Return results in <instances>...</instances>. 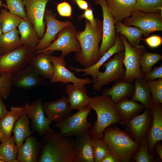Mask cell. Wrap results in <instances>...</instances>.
I'll return each instance as SVG.
<instances>
[{"label":"cell","mask_w":162,"mask_h":162,"mask_svg":"<svg viewBox=\"0 0 162 162\" xmlns=\"http://www.w3.org/2000/svg\"><path fill=\"white\" fill-rule=\"evenodd\" d=\"M84 31H77L76 37L81 46V51L75 53V59L85 68L95 64L100 58L99 44L102 40L103 22L96 19V24L93 26L88 20H85Z\"/></svg>","instance_id":"cell-1"},{"label":"cell","mask_w":162,"mask_h":162,"mask_svg":"<svg viewBox=\"0 0 162 162\" xmlns=\"http://www.w3.org/2000/svg\"><path fill=\"white\" fill-rule=\"evenodd\" d=\"M38 162H73L74 139L52 130L42 136Z\"/></svg>","instance_id":"cell-2"},{"label":"cell","mask_w":162,"mask_h":162,"mask_svg":"<svg viewBox=\"0 0 162 162\" xmlns=\"http://www.w3.org/2000/svg\"><path fill=\"white\" fill-rule=\"evenodd\" d=\"M114 103L110 96L102 95L91 98L86 107L94 110L97 116V120L88 130L91 137L103 139L104 131L111 124L119 123L123 126L125 125L114 109Z\"/></svg>","instance_id":"cell-3"},{"label":"cell","mask_w":162,"mask_h":162,"mask_svg":"<svg viewBox=\"0 0 162 162\" xmlns=\"http://www.w3.org/2000/svg\"><path fill=\"white\" fill-rule=\"evenodd\" d=\"M103 134V139L119 162L130 161L137 150L140 144L135 142L126 131L121 129L115 124L112 127L106 128Z\"/></svg>","instance_id":"cell-4"},{"label":"cell","mask_w":162,"mask_h":162,"mask_svg":"<svg viewBox=\"0 0 162 162\" xmlns=\"http://www.w3.org/2000/svg\"><path fill=\"white\" fill-rule=\"evenodd\" d=\"M36 54L34 49L23 45L0 54V76L4 73L13 75L28 66Z\"/></svg>","instance_id":"cell-5"},{"label":"cell","mask_w":162,"mask_h":162,"mask_svg":"<svg viewBox=\"0 0 162 162\" xmlns=\"http://www.w3.org/2000/svg\"><path fill=\"white\" fill-rule=\"evenodd\" d=\"M124 56V50L116 53L113 58H110L103 64L102 67L106 69L104 72L99 71L97 74L93 86L94 90L99 91L104 85L123 78L125 74L123 67Z\"/></svg>","instance_id":"cell-6"},{"label":"cell","mask_w":162,"mask_h":162,"mask_svg":"<svg viewBox=\"0 0 162 162\" xmlns=\"http://www.w3.org/2000/svg\"><path fill=\"white\" fill-rule=\"evenodd\" d=\"M92 109L90 107H83L64 120L56 123L55 127L59 129L61 135L64 137L81 135L92 126L87 120V116Z\"/></svg>","instance_id":"cell-7"},{"label":"cell","mask_w":162,"mask_h":162,"mask_svg":"<svg viewBox=\"0 0 162 162\" xmlns=\"http://www.w3.org/2000/svg\"><path fill=\"white\" fill-rule=\"evenodd\" d=\"M119 36L125 47L123 64L125 68V74L122 80L125 82H132L135 78L143 79L144 74L141 71L139 62L146 49L142 45L132 47L124 35L120 34Z\"/></svg>","instance_id":"cell-8"},{"label":"cell","mask_w":162,"mask_h":162,"mask_svg":"<svg viewBox=\"0 0 162 162\" xmlns=\"http://www.w3.org/2000/svg\"><path fill=\"white\" fill-rule=\"evenodd\" d=\"M77 32L74 25L64 27L58 33L56 39L49 47L42 50L35 51L36 54L48 50H59L62 52L61 56L64 57L72 52H80L81 46L76 37Z\"/></svg>","instance_id":"cell-9"},{"label":"cell","mask_w":162,"mask_h":162,"mask_svg":"<svg viewBox=\"0 0 162 162\" xmlns=\"http://www.w3.org/2000/svg\"><path fill=\"white\" fill-rule=\"evenodd\" d=\"M131 16L124 19L122 23L127 26H134L140 28L147 37L156 31H162V15L158 13H147L139 10L133 12Z\"/></svg>","instance_id":"cell-10"},{"label":"cell","mask_w":162,"mask_h":162,"mask_svg":"<svg viewBox=\"0 0 162 162\" xmlns=\"http://www.w3.org/2000/svg\"><path fill=\"white\" fill-rule=\"evenodd\" d=\"M23 107L31 120L32 128L39 135L42 136L52 130L50 126L51 122L45 116L41 98L38 99L31 105L27 102Z\"/></svg>","instance_id":"cell-11"},{"label":"cell","mask_w":162,"mask_h":162,"mask_svg":"<svg viewBox=\"0 0 162 162\" xmlns=\"http://www.w3.org/2000/svg\"><path fill=\"white\" fill-rule=\"evenodd\" d=\"M50 59L54 66L53 74L50 80L51 83L61 82L67 84L71 82L74 85L80 86L85 85L92 82V81L88 77L81 79L75 76V73L66 68V62L64 58L61 56L59 57L51 56Z\"/></svg>","instance_id":"cell-12"},{"label":"cell","mask_w":162,"mask_h":162,"mask_svg":"<svg viewBox=\"0 0 162 162\" xmlns=\"http://www.w3.org/2000/svg\"><path fill=\"white\" fill-rule=\"evenodd\" d=\"M152 121L151 109L145 108L142 114L135 116L126 123L124 128L133 140L140 144L146 138Z\"/></svg>","instance_id":"cell-13"},{"label":"cell","mask_w":162,"mask_h":162,"mask_svg":"<svg viewBox=\"0 0 162 162\" xmlns=\"http://www.w3.org/2000/svg\"><path fill=\"white\" fill-rule=\"evenodd\" d=\"M47 26L46 32L34 48L35 51L44 50L49 46L56 38L58 33L64 27L74 25L70 20L61 21L56 19V14L52 10L46 8L44 15Z\"/></svg>","instance_id":"cell-14"},{"label":"cell","mask_w":162,"mask_h":162,"mask_svg":"<svg viewBox=\"0 0 162 162\" xmlns=\"http://www.w3.org/2000/svg\"><path fill=\"white\" fill-rule=\"evenodd\" d=\"M94 2L101 6L103 13L102 38L99 48L101 57L114 45L116 33L114 18L106 6L105 0H94Z\"/></svg>","instance_id":"cell-15"},{"label":"cell","mask_w":162,"mask_h":162,"mask_svg":"<svg viewBox=\"0 0 162 162\" xmlns=\"http://www.w3.org/2000/svg\"><path fill=\"white\" fill-rule=\"evenodd\" d=\"M50 0H23L27 18L35 29L40 40L44 36L46 22L44 21L46 7Z\"/></svg>","instance_id":"cell-16"},{"label":"cell","mask_w":162,"mask_h":162,"mask_svg":"<svg viewBox=\"0 0 162 162\" xmlns=\"http://www.w3.org/2000/svg\"><path fill=\"white\" fill-rule=\"evenodd\" d=\"M12 85L18 89L30 90L49 83L40 76L29 65L13 75Z\"/></svg>","instance_id":"cell-17"},{"label":"cell","mask_w":162,"mask_h":162,"mask_svg":"<svg viewBox=\"0 0 162 162\" xmlns=\"http://www.w3.org/2000/svg\"><path fill=\"white\" fill-rule=\"evenodd\" d=\"M150 109L152 121L146 138L149 152L151 154L154 152L155 143L162 140V103L152 100Z\"/></svg>","instance_id":"cell-18"},{"label":"cell","mask_w":162,"mask_h":162,"mask_svg":"<svg viewBox=\"0 0 162 162\" xmlns=\"http://www.w3.org/2000/svg\"><path fill=\"white\" fill-rule=\"evenodd\" d=\"M43 106L45 113L51 122L57 123L72 115V110L65 96L57 100L44 103Z\"/></svg>","instance_id":"cell-19"},{"label":"cell","mask_w":162,"mask_h":162,"mask_svg":"<svg viewBox=\"0 0 162 162\" xmlns=\"http://www.w3.org/2000/svg\"><path fill=\"white\" fill-rule=\"evenodd\" d=\"M106 6L113 16L115 24L122 22L138 10L136 0H105Z\"/></svg>","instance_id":"cell-20"},{"label":"cell","mask_w":162,"mask_h":162,"mask_svg":"<svg viewBox=\"0 0 162 162\" xmlns=\"http://www.w3.org/2000/svg\"><path fill=\"white\" fill-rule=\"evenodd\" d=\"M75 137L73 162H94L91 137L88 130Z\"/></svg>","instance_id":"cell-21"},{"label":"cell","mask_w":162,"mask_h":162,"mask_svg":"<svg viewBox=\"0 0 162 162\" xmlns=\"http://www.w3.org/2000/svg\"><path fill=\"white\" fill-rule=\"evenodd\" d=\"M125 47L123 42L120 38L119 33L116 32V39L114 45L101 57L95 64L85 69L76 68L68 66L70 69L76 72H83L82 76L90 75L93 78L92 82L94 83L96 79L97 74L100 71V67L109 59L111 56L116 53L124 50Z\"/></svg>","instance_id":"cell-22"},{"label":"cell","mask_w":162,"mask_h":162,"mask_svg":"<svg viewBox=\"0 0 162 162\" xmlns=\"http://www.w3.org/2000/svg\"><path fill=\"white\" fill-rule=\"evenodd\" d=\"M25 139L24 143L18 148L17 159L19 162H38L41 142L35 136H30Z\"/></svg>","instance_id":"cell-23"},{"label":"cell","mask_w":162,"mask_h":162,"mask_svg":"<svg viewBox=\"0 0 162 162\" xmlns=\"http://www.w3.org/2000/svg\"><path fill=\"white\" fill-rule=\"evenodd\" d=\"M54 52L48 50L37 54L29 64L38 75L45 79H50L53 74L54 66L50 57Z\"/></svg>","instance_id":"cell-24"},{"label":"cell","mask_w":162,"mask_h":162,"mask_svg":"<svg viewBox=\"0 0 162 162\" xmlns=\"http://www.w3.org/2000/svg\"><path fill=\"white\" fill-rule=\"evenodd\" d=\"M66 92L68 95L69 104L72 110H79L85 107L91 99L87 94L85 85L68 84L66 86Z\"/></svg>","instance_id":"cell-25"},{"label":"cell","mask_w":162,"mask_h":162,"mask_svg":"<svg viewBox=\"0 0 162 162\" xmlns=\"http://www.w3.org/2000/svg\"><path fill=\"white\" fill-rule=\"evenodd\" d=\"M114 108L125 124L145 109L140 103L128 98L124 99L114 103Z\"/></svg>","instance_id":"cell-26"},{"label":"cell","mask_w":162,"mask_h":162,"mask_svg":"<svg viewBox=\"0 0 162 162\" xmlns=\"http://www.w3.org/2000/svg\"><path fill=\"white\" fill-rule=\"evenodd\" d=\"M23 111V106H12L10 110L0 119V142H5L11 137L14 124Z\"/></svg>","instance_id":"cell-27"},{"label":"cell","mask_w":162,"mask_h":162,"mask_svg":"<svg viewBox=\"0 0 162 162\" xmlns=\"http://www.w3.org/2000/svg\"><path fill=\"white\" fill-rule=\"evenodd\" d=\"M110 88L104 90L102 95L110 96L114 103L122 99L131 98L134 91L132 82H125L122 80L116 81Z\"/></svg>","instance_id":"cell-28"},{"label":"cell","mask_w":162,"mask_h":162,"mask_svg":"<svg viewBox=\"0 0 162 162\" xmlns=\"http://www.w3.org/2000/svg\"><path fill=\"white\" fill-rule=\"evenodd\" d=\"M18 27L22 45L34 49L39 44L40 39L30 20L27 18H22Z\"/></svg>","instance_id":"cell-29"},{"label":"cell","mask_w":162,"mask_h":162,"mask_svg":"<svg viewBox=\"0 0 162 162\" xmlns=\"http://www.w3.org/2000/svg\"><path fill=\"white\" fill-rule=\"evenodd\" d=\"M29 118L24 111L15 122L12 132L16 145L18 148L21 146L24 139L33 134L34 131L30 128Z\"/></svg>","instance_id":"cell-30"},{"label":"cell","mask_w":162,"mask_h":162,"mask_svg":"<svg viewBox=\"0 0 162 162\" xmlns=\"http://www.w3.org/2000/svg\"><path fill=\"white\" fill-rule=\"evenodd\" d=\"M132 82L134 91L131 99L139 102L145 109H150L152 98L150 88L147 81L142 78H135Z\"/></svg>","instance_id":"cell-31"},{"label":"cell","mask_w":162,"mask_h":162,"mask_svg":"<svg viewBox=\"0 0 162 162\" xmlns=\"http://www.w3.org/2000/svg\"><path fill=\"white\" fill-rule=\"evenodd\" d=\"M115 26L116 32L124 35L128 39V43L131 47L140 45L143 33L139 28L125 25L122 22H117L115 24Z\"/></svg>","instance_id":"cell-32"},{"label":"cell","mask_w":162,"mask_h":162,"mask_svg":"<svg viewBox=\"0 0 162 162\" xmlns=\"http://www.w3.org/2000/svg\"><path fill=\"white\" fill-rule=\"evenodd\" d=\"M19 30L16 28L0 36V50L2 53L12 51L22 46Z\"/></svg>","instance_id":"cell-33"},{"label":"cell","mask_w":162,"mask_h":162,"mask_svg":"<svg viewBox=\"0 0 162 162\" xmlns=\"http://www.w3.org/2000/svg\"><path fill=\"white\" fill-rule=\"evenodd\" d=\"M22 18L2 9L0 13V27L3 33L15 29L20 22Z\"/></svg>","instance_id":"cell-34"},{"label":"cell","mask_w":162,"mask_h":162,"mask_svg":"<svg viewBox=\"0 0 162 162\" xmlns=\"http://www.w3.org/2000/svg\"><path fill=\"white\" fill-rule=\"evenodd\" d=\"M18 150L13 136L0 143V157L4 162H11L15 159Z\"/></svg>","instance_id":"cell-35"},{"label":"cell","mask_w":162,"mask_h":162,"mask_svg":"<svg viewBox=\"0 0 162 162\" xmlns=\"http://www.w3.org/2000/svg\"><path fill=\"white\" fill-rule=\"evenodd\" d=\"M162 59V56L160 54L145 51L140 59L141 71L144 74L150 72L152 67Z\"/></svg>","instance_id":"cell-36"},{"label":"cell","mask_w":162,"mask_h":162,"mask_svg":"<svg viewBox=\"0 0 162 162\" xmlns=\"http://www.w3.org/2000/svg\"><path fill=\"white\" fill-rule=\"evenodd\" d=\"M94 162H101L108 154L111 152L103 139L91 137Z\"/></svg>","instance_id":"cell-37"},{"label":"cell","mask_w":162,"mask_h":162,"mask_svg":"<svg viewBox=\"0 0 162 162\" xmlns=\"http://www.w3.org/2000/svg\"><path fill=\"white\" fill-rule=\"evenodd\" d=\"M154 152L149 153L148 142L145 138L140 143L137 151L134 154L131 159L136 162H153L154 161Z\"/></svg>","instance_id":"cell-38"},{"label":"cell","mask_w":162,"mask_h":162,"mask_svg":"<svg viewBox=\"0 0 162 162\" xmlns=\"http://www.w3.org/2000/svg\"><path fill=\"white\" fill-rule=\"evenodd\" d=\"M138 10L162 14V0H136Z\"/></svg>","instance_id":"cell-39"},{"label":"cell","mask_w":162,"mask_h":162,"mask_svg":"<svg viewBox=\"0 0 162 162\" xmlns=\"http://www.w3.org/2000/svg\"><path fill=\"white\" fill-rule=\"evenodd\" d=\"M13 75L4 73L0 76V94L3 100L8 98L10 95L12 85Z\"/></svg>","instance_id":"cell-40"},{"label":"cell","mask_w":162,"mask_h":162,"mask_svg":"<svg viewBox=\"0 0 162 162\" xmlns=\"http://www.w3.org/2000/svg\"><path fill=\"white\" fill-rule=\"evenodd\" d=\"M9 12L22 18H27L23 0H5Z\"/></svg>","instance_id":"cell-41"},{"label":"cell","mask_w":162,"mask_h":162,"mask_svg":"<svg viewBox=\"0 0 162 162\" xmlns=\"http://www.w3.org/2000/svg\"><path fill=\"white\" fill-rule=\"evenodd\" d=\"M147 82L152 94V100L162 103V78Z\"/></svg>","instance_id":"cell-42"},{"label":"cell","mask_w":162,"mask_h":162,"mask_svg":"<svg viewBox=\"0 0 162 162\" xmlns=\"http://www.w3.org/2000/svg\"><path fill=\"white\" fill-rule=\"evenodd\" d=\"M57 10L60 16L72 18V7L67 2L64 1L58 4L57 5Z\"/></svg>","instance_id":"cell-43"},{"label":"cell","mask_w":162,"mask_h":162,"mask_svg":"<svg viewBox=\"0 0 162 162\" xmlns=\"http://www.w3.org/2000/svg\"><path fill=\"white\" fill-rule=\"evenodd\" d=\"M143 74V79L147 81L148 80H153L162 78V64L158 67H155L150 72Z\"/></svg>","instance_id":"cell-44"},{"label":"cell","mask_w":162,"mask_h":162,"mask_svg":"<svg viewBox=\"0 0 162 162\" xmlns=\"http://www.w3.org/2000/svg\"><path fill=\"white\" fill-rule=\"evenodd\" d=\"M146 43L150 47L154 48L160 45L162 43L161 37L157 35H154L144 39Z\"/></svg>","instance_id":"cell-45"},{"label":"cell","mask_w":162,"mask_h":162,"mask_svg":"<svg viewBox=\"0 0 162 162\" xmlns=\"http://www.w3.org/2000/svg\"><path fill=\"white\" fill-rule=\"evenodd\" d=\"M83 18L88 20L93 26L96 24V19H95L93 14V10L90 6L85 10L84 13L79 15L77 17L79 20H82Z\"/></svg>","instance_id":"cell-46"},{"label":"cell","mask_w":162,"mask_h":162,"mask_svg":"<svg viewBox=\"0 0 162 162\" xmlns=\"http://www.w3.org/2000/svg\"><path fill=\"white\" fill-rule=\"evenodd\" d=\"M101 162H120L118 158L112 152L107 154Z\"/></svg>","instance_id":"cell-47"},{"label":"cell","mask_w":162,"mask_h":162,"mask_svg":"<svg viewBox=\"0 0 162 162\" xmlns=\"http://www.w3.org/2000/svg\"><path fill=\"white\" fill-rule=\"evenodd\" d=\"M2 96L0 94V119L3 118L8 112L7 105L3 102Z\"/></svg>","instance_id":"cell-48"},{"label":"cell","mask_w":162,"mask_h":162,"mask_svg":"<svg viewBox=\"0 0 162 162\" xmlns=\"http://www.w3.org/2000/svg\"><path fill=\"white\" fill-rule=\"evenodd\" d=\"M76 3L79 8L82 10H86L89 6L88 3L84 0H71Z\"/></svg>","instance_id":"cell-49"},{"label":"cell","mask_w":162,"mask_h":162,"mask_svg":"<svg viewBox=\"0 0 162 162\" xmlns=\"http://www.w3.org/2000/svg\"><path fill=\"white\" fill-rule=\"evenodd\" d=\"M154 150L160 158L161 161L162 160V145L160 141L155 143L154 146Z\"/></svg>","instance_id":"cell-50"},{"label":"cell","mask_w":162,"mask_h":162,"mask_svg":"<svg viewBox=\"0 0 162 162\" xmlns=\"http://www.w3.org/2000/svg\"><path fill=\"white\" fill-rule=\"evenodd\" d=\"M2 32L0 27V36L2 34Z\"/></svg>","instance_id":"cell-51"},{"label":"cell","mask_w":162,"mask_h":162,"mask_svg":"<svg viewBox=\"0 0 162 162\" xmlns=\"http://www.w3.org/2000/svg\"><path fill=\"white\" fill-rule=\"evenodd\" d=\"M0 162H4V161L2 160L0 157Z\"/></svg>","instance_id":"cell-52"},{"label":"cell","mask_w":162,"mask_h":162,"mask_svg":"<svg viewBox=\"0 0 162 162\" xmlns=\"http://www.w3.org/2000/svg\"><path fill=\"white\" fill-rule=\"evenodd\" d=\"M2 54V52L0 50V54Z\"/></svg>","instance_id":"cell-53"},{"label":"cell","mask_w":162,"mask_h":162,"mask_svg":"<svg viewBox=\"0 0 162 162\" xmlns=\"http://www.w3.org/2000/svg\"><path fill=\"white\" fill-rule=\"evenodd\" d=\"M1 2L0 1V6H1Z\"/></svg>","instance_id":"cell-54"}]
</instances>
